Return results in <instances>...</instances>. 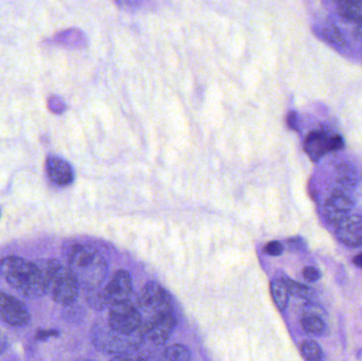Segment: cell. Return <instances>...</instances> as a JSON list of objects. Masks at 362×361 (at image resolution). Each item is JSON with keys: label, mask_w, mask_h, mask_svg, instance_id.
<instances>
[{"label": "cell", "mask_w": 362, "mask_h": 361, "mask_svg": "<svg viewBox=\"0 0 362 361\" xmlns=\"http://www.w3.org/2000/svg\"><path fill=\"white\" fill-rule=\"evenodd\" d=\"M336 235L338 239L349 247L362 246V216L349 215L338 223Z\"/></svg>", "instance_id": "obj_10"}, {"label": "cell", "mask_w": 362, "mask_h": 361, "mask_svg": "<svg viewBox=\"0 0 362 361\" xmlns=\"http://www.w3.org/2000/svg\"><path fill=\"white\" fill-rule=\"evenodd\" d=\"M332 139L333 137L323 131H310L306 136L304 141V150L313 161H318L327 153L333 150L332 148Z\"/></svg>", "instance_id": "obj_11"}, {"label": "cell", "mask_w": 362, "mask_h": 361, "mask_svg": "<svg viewBox=\"0 0 362 361\" xmlns=\"http://www.w3.org/2000/svg\"><path fill=\"white\" fill-rule=\"evenodd\" d=\"M300 322H301L302 329L308 334L316 335V336H323L327 334V326L325 320L315 312H304Z\"/></svg>", "instance_id": "obj_13"}, {"label": "cell", "mask_w": 362, "mask_h": 361, "mask_svg": "<svg viewBox=\"0 0 362 361\" xmlns=\"http://www.w3.org/2000/svg\"><path fill=\"white\" fill-rule=\"evenodd\" d=\"M344 148V139L341 136L336 135L333 136L332 139V148L333 150H339Z\"/></svg>", "instance_id": "obj_23"}, {"label": "cell", "mask_w": 362, "mask_h": 361, "mask_svg": "<svg viewBox=\"0 0 362 361\" xmlns=\"http://www.w3.org/2000/svg\"><path fill=\"white\" fill-rule=\"evenodd\" d=\"M0 320L13 326L29 324L30 314L23 302L0 290Z\"/></svg>", "instance_id": "obj_8"}, {"label": "cell", "mask_w": 362, "mask_h": 361, "mask_svg": "<svg viewBox=\"0 0 362 361\" xmlns=\"http://www.w3.org/2000/svg\"><path fill=\"white\" fill-rule=\"evenodd\" d=\"M51 336H57V332H55V331L45 330H40L36 332V338L40 339V341L48 338V337Z\"/></svg>", "instance_id": "obj_24"}, {"label": "cell", "mask_w": 362, "mask_h": 361, "mask_svg": "<svg viewBox=\"0 0 362 361\" xmlns=\"http://www.w3.org/2000/svg\"><path fill=\"white\" fill-rule=\"evenodd\" d=\"M68 267L74 273L80 288L86 292L102 288L108 275L107 262L91 246H74L68 256Z\"/></svg>", "instance_id": "obj_1"}, {"label": "cell", "mask_w": 362, "mask_h": 361, "mask_svg": "<svg viewBox=\"0 0 362 361\" xmlns=\"http://www.w3.org/2000/svg\"><path fill=\"white\" fill-rule=\"evenodd\" d=\"M338 12L346 20L362 25V1L339 2Z\"/></svg>", "instance_id": "obj_14"}, {"label": "cell", "mask_w": 362, "mask_h": 361, "mask_svg": "<svg viewBox=\"0 0 362 361\" xmlns=\"http://www.w3.org/2000/svg\"><path fill=\"white\" fill-rule=\"evenodd\" d=\"M0 275L25 298L45 296L44 278L37 264L19 256H6L0 261Z\"/></svg>", "instance_id": "obj_2"}, {"label": "cell", "mask_w": 362, "mask_h": 361, "mask_svg": "<svg viewBox=\"0 0 362 361\" xmlns=\"http://www.w3.org/2000/svg\"><path fill=\"white\" fill-rule=\"evenodd\" d=\"M46 170L51 182L57 186H68L74 182V173L71 165L61 157H48Z\"/></svg>", "instance_id": "obj_12"}, {"label": "cell", "mask_w": 362, "mask_h": 361, "mask_svg": "<svg viewBox=\"0 0 362 361\" xmlns=\"http://www.w3.org/2000/svg\"><path fill=\"white\" fill-rule=\"evenodd\" d=\"M338 182L344 187H353L356 184V172L349 165H342L338 170Z\"/></svg>", "instance_id": "obj_19"}, {"label": "cell", "mask_w": 362, "mask_h": 361, "mask_svg": "<svg viewBox=\"0 0 362 361\" xmlns=\"http://www.w3.org/2000/svg\"><path fill=\"white\" fill-rule=\"evenodd\" d=\"M137 307L142 322L160 319L174 313L169 292L157 282H148L138 297Z\"/></svg>", "instance_id": "obj_5"}, {"label": "cell", "mask_w": 362, "mask_h": 361, "mask_svg": "<svg viewBox=\"0 0 362 361\" xmlns=\"http://www.w3.org/2000/svg\"><path fill=\"white\" fill-rule=\"evenodd\" d=\"M107 324L112 330L124 335L141 333V316L133 300L110 307Z\"/></svg>", "instance_id": "obj_6"}, {"label": "cell", "mask_w": 362, "mask_h": 361, "mask_svg": "<svg viewBox=\"0 0 362 361\" xmlns=\"http://www.w3.org/2000/svg\"><path fill=\"white\" fill-rule=\"evenodd\" d=\"M86 292V300L89 307L97 309V311H102V309L107 307L105 301H104L103 294H102V288H98V290H89Z\"/></svg>", "instance_id": "obj_20"}, {"label": "cell", "mask_w": 362, "mask_h": 361, "mask_svg": "<svg viewBox=\"0 0 362 361\" xmlns=\"http://www.w3.org/2000/svg\"><path fill=\"white\" fill-rule=\"evenodd\" d=\"M283 281H284L285 285H286L289 296L303 299V300H312L313 297H314L315 292L310 286L304 285V284L291 279H283Z\"/></svg>", "instance_id": "obj_16"}, {"label": "cell", "mask_w": 362, "mask_h": 361, "mask_svg": "<svg viewBox=\"0 0 362 361\" xmlns=\"http://www.w3.org/2000/svg\"><path fill=\"white\" fill-rule=\"evenodd\" d=\"M191 351L185 345H172L163 351L165 361H189L191 360Z\"/></svg>", "instance_id": "obj_18"}, {"label": "cell", "mask_w": 362, "mask_h": 361, "mask_svg": "<svg viewBox=\"0 0 362 361\" xmlns=\"http://www.w3.org/2000/svg\"><path fill=\"white\" fill-rule=\"evenodd\" d=\"M353 201L341 190L332 191L325 199L323 213L332 224L337 225L350 215L353 209Z\"/></svg>", "instance_id": "obj_9"}, {"label": "cell", "mask_w": 362, "mask_h": 361, "mask_svg": "<svg viewBox=\"0 0 362 361\" xmlns=\"http://www.w3.org/2000/svg\"><path fill=\"white\" fill-rule=\"evenodd\" d=\"M284 251V247H283L282 244L278 241L270 242L266 245L265 252L269 256H279L283 254Z\"/></svg>", "instance_id": "obj_22"}, {"label": "cell", "mask_w": 362, "mask_h": 361, "mask_svg": "<svg viewBox=\"0 0 362 361\" xmlns=\"http://www.w3.org/2000/svg\"><path fill=\"white\" fill-rule=\"evenodd\" d=\"M110 361H144L132 355L115 356Z\"/></svg>", "instance_id": "obj_25"}, {"label": "cell", "mask_w": 362, "mask_h": 361, "mask_svg": "<svg viewBox=\"0 0 362 361\" xmlns=\"http://www.w3.org/2000/svg\"><path fill=\"white\" fill-rule=\"evenodd\" d=\"M104 301L108 307L132 300L133 284L127 271H117L104 288H102Z\"/></svg>", "instance_id": "obj_7"}, {"label": "cell", "mask_w": 362, "mask_h": 361, "mask_svg": "<svg viewBox=\"0 0 362 361\" xmlns=\"http://www.w3.org/2000/svg\"><path fill=\"white\" fill-rule=\"evenodd\" d=\"M37 265L44 278L46 295L64 307L74 304L80 286L69 267L57 260L42 261Z\"/></svg>", "instance_id": "obj_3"}, {"label": "cell", "mask_w": 362, "mask_h": 361, "mask_svg": "<svg viewBox=\"0 0 362 361\" xmlns=\"http://www.w3.org/2000/svg\"><path fill=\"white\" fill-rule=\"evenodd\" d=\"M296 122H297V114H296V112H291L288 116L289 126H291V129H297Z\"/></svg>", "instance_id": "obj_27"}, {"label": "cell", "mask_w": 362, "mask_h": 361, "mask_svg": "<svg viewBox=\"0 0 362 361\" xmlns=\"http://www.w3.org/2000/svg\"><path fill=\"white\" fill-rule=\"evenodd\" d=\"M8 347V339L2 333H0V355L4 353V350Z\"/></svg>", "instance_id": "obj_26"}, {"label": "cell", "mask_w": 362, "mask_h": 361, "mask_svg": "<svg viewBox=\"0 0 362 361\" xmlns=\"http://www.w3.org/2000/svg\"><path fill=\"white\" fill-rule=\"evenodd\" d=\"M301 354L305 361H325L322 348L314 341H303L301 345Z\"/></svg>", "instance_id": "obj_17"}, {"label": "cell", "mask_w": 362, "mask_h": 361, "mask_svg": "<svg viewBox=\"0 0 362 361\" xmlns=\"http://www.w3.org/2000/svg\"><path fill=\"white\" fill-rule=\"evenodd\" d=\"M353 262H354V264L356 265L357 267H359V268L362 269V252L361 254H357V256H355Z\"/></svg>", "instance_id": "obj_28"}, {"label": "cell", "mask_w": 362, "mask_h": 361, "mask_svg": "<svg viewBox=\"0 0 362 361\" xmlns=\"http://www.w3.org/2000/svg\"><path fill=\"white\" fill-rule=\"evenodd\" d=\"M91 343L103 353L116 356L131 355L144 343L141 333L135 335H124L112 330L107 322H97L90 332Z\"/></svg>", "instance_id": "obj_4"}, {"label": "cell", "mask_w": 362, "mask_h": 361, "mask_svg": "<svg viewBox=\"0 0 362 361\" xmlns=\"http://www.w3.org/2000/svg\"><path fill=\"white\" fill-rule=\"evenodd\" d=\"M304 279L310 283L319 281L321 278V271L317 267L308 266L303 269Z\"/></svg>", "instance_id": "obj_21"}, {"label": "cell", "mask_w": 362, "mask_h": 361, "mask_svg": "<svg viewBox=\"0 0 362 361\" xmlns=\"http://www.w3.org/2000/svg\"><path fill=\"white\" fill-rule=\"evenodd\" d=\"M355 34H356L357 38L362 40V25H359L358 27H357Z\"/></svg>", "instance_id": "obj_29"}, {"label": "cell", "mask_w": 362, "mask_h": 361, "mask_svg": "<svg viewBox=\"0 0 362 361\" xmlns=\"http://www.w3.org/2000/svg\"><path fill=\"white\" fill-rule=\"evenodd\" d=\"M270 292H272V299H274L276 307L281 312L285 311L288 305L289 292L283 279L272 281L270 284Z\"/></svg>", "instance_id": "obj_15"}]
</instances>
